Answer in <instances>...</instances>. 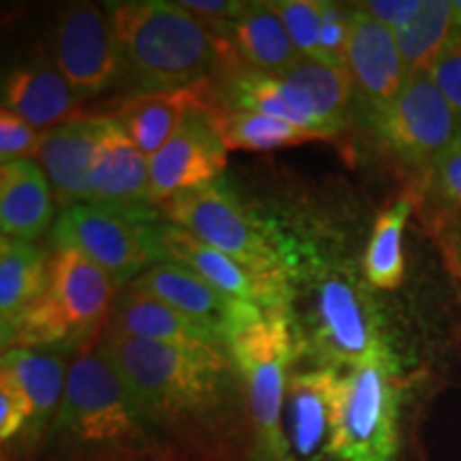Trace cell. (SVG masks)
<instances>
[{
    "mask_svg": "<svg viewBox=\"0 0 461 461\" xmlns=\"http://www.w3.org/2000/svg\"><path fill=\"white\" fill-rule=\"evenodd\" d=\"M131 288L171 305L221 346H227L235 331L263 312L258 305L224 295L201 276L171 261L149 265Z\"/></svg>",
    "mask_w": 461,
    "mask_h": 461,
    "instance_id": "cell-13",
    "label": "cell"
},
{
    "mask_svg": "<svg viewBox=\"0 0 461 461\" xmlns=\"http://www.w3.org/2000/svg\"><path fill=\"white\" fill-rule=\"evenodd\" d=\"M99 350L115 367L143 417L158 423L214 412L229 387V361L218 346H171L105 327Z\"/></svg>",
    "mask_w": 461,
    "mask_h": 461,
    "instance_id": "cell-2",
    "label": "cell"
},
{
    "mask_svg": "<svg viewBox=\"0 0 461 461\" xmlns=\"http://www.w3.org/2000/svg\"><path fill=\"white\" fill-rule=\"evenodd\" d=\"M45 132L37 131L20 115L0 109V160L3 165L15 160H34L39 157Z\"/></svg>",
    "mask_w": 461,
    "mask_h": 461,
    "instance_id": "cell-32",
    "label": "cell"
},
{
    "mask_svg": "<svg viewBox=\"0 0 461 461\" xmlns=\"http://www.w3.org/2000/svg\"><path fill=\"white\" fill-rule=\"evenodd\" d=\"M230 363L244 380L257 448L263 461H291L285 431L288 367L299 353V338L288 308L263 310L227 344Z\"/></svg>",
    "mask_w": 461,
    "mask_h": 461,
    "instance_id": "cell-5",
    "label": "cell"
},
{
    "mask_svg": "<svg viewBox=\"0 0 461 461\" xmlns=\"http://www.w3.org/2000/svg\"><path fill=\"white\" fill-rule=\"evenodd\" d=\"M109 327L124 336L148 339V342L186 346V348H201V346L222 348L210 333L173 310L171 305L131 286L115 299Z\"/></svg>",
    "mask_w": 461,
    "mask_h": 461,
    "instance_id": "cell-23",
    "label": "cell"
},
{
    "mask_svg": "<svg viewBox=\"0 0 461 461\" xmlns=\"http://www.w3.org/2000/svg\"><path fill=\"white\" fill-rule=\"evenodd\" d=\"M3 461H11V459L7 457V455H5V457H3Z\"/></svg>",
    "mask_w": 461,
    "mask_h": 461,
    "instance_id": "cell-41",
    "label": "cell"
},
{
    "mask_svg": "<svg viewBox=\"0 0 461 461\" xmlns=\"http://www.w3.org/2000/svg\"><path fill=\"white\" fill-rule=\"evenodd\" d=\"M126 212H152L149 207V160L131 141L122 126L112 122L92 173L90 201Z\"/></svg>",
    "mask_w": 461,
    "mask_h": 461,
    "instance_id": "cell-18",
    "label": "cell"
},
{
    "mask_svg": "<svg viewBox=\"0 0 461 461\" xmlns=\"http://www.w3.org/2000/svg\"><path fill=\"white\" fill-rule=\"evenodd\" d=\"M291 303L299 302L302 308L291 312L299 346L308 350L321 367L353 370L363 363L389 357L383 322L370 288L346 265L303 255L297 248H282Z\"/></svg>",
    "mask_w": 461,
    "mask_h": 461,
    "instance_id": "cell-1",
    "label": "cell"
},
{
    "mask_svg": "<svg viewBox=\"0 0 461 461\" xmlns=\"http://www.w3.org/2000/svg\"><path fill=\"white\" fill-rule=\"evenodd\" d=\"M440 199L461 212V132L431 165Z\"/></svg>",
    "mask_w": 461,
    "mask_h": 461,
    "instance_id": "cell-36",
    "label": "cell"
},
{
    "mask_svg": "<svg viewBox=\"0 0 461 461\" xmlns=\"http://www.w3.org/2000/svg\"><path fill=\"white\" fill-rule=\"evenodd\" d=\"M71 363L54 350L7 348L0 359V374L9 376L31 403L28 436L37 440L58 417Z\"/></svg>",
    "mask_w": 461,
    "mask_h": 461,
    "instance_id": "cell-21",
    "label": "cell"
},
{
    "mask_svg": "<svg viewBox=\"0 0 461 461\" xmlns=\"http://www.w3.org/2000/svg\"><path fill=\"white\" fill-rule=\"evenodd\" d=\"M453 22L455 28H461V0H453Z\"/></svg>",
    "mask_w": 461,
    "mask_h": 461,
    "instance_id": "cell-40",
    "label": "cell"
},
{
    "mask_svg": "<svg viewBox=\"0 0 461 461\" xmlns=\"http://www.w3.org/2000/svg\"><path fill=\"white\" fill-rule=\"evenodd\" d=\"M353 32V11H346L336 3L322 0L321 51L325 65L348 68V43Z\"/></svg>",
    "mask_w": 461,
    "mask_h": 461,
    "instance_id": "cell-33",
    "label": "cell"
},
{
    "mask_svg": "<svg viewBox=\"0 0 461 461\" xmlns=\"http://www.w3.org/2000/svg\"><path fill=\"white\" fill-rule=\"evenodd\" d=\"M280 77L305 90L316 113H319L322 132H325L327 140L344 131L346 118H348V105L355 90L348 68L325 65V62L312 60V58H302L297 65H293Z\"/></svg>",
    "mask_w": 461,
    "mask_h": 461,
    "instance_id": "cell-28",
    "label": "cell"
},
{
    "mask_svg": "<svg viewBox=\"0 0 461 461\" xmlns=\"http://www.w3.org/2000/svg\"><path fill=\"white\" fill-rule=\"evenodd\" d=\"M312 461H314V459H312Z\"/></svg>",
    "mask_w": 461,
    "mask_h": 461,
    "instance_id": "cell-42",
    "label": "cell"
},
{
    "mask_svg": "<svg viewBox=\"0 0 461 461\" xmlns=\"http://www.w3.org/2000/svg\"><path fill=\"white\" fill-rule=\"evenodd\" d=\"M31 403L17 389V384L5 374H0V438L11 440L20 431H26L31 423Z\"/></svg>",
    "mask_w": 461,
    "mask_h": 461,
    "instance_id": "cell-37",
    "label": "cell"
},
{
    "mask_svg": "<svg viewBox=\"0 0 461 461\" xmlns=\"http://www.w3.org/2000/svg\"><path fill=\"white\" fill-rule=\"evenodd\" d=\"M429 75L461 122V28H455Z\"/></svg>",
    "mask_w": 461,
    "mask_h": 461,
    "instance_id": "cell-35",
    "label": "cell"
},
{
    "mask_svg": "<svg viewBox=\"0 0 461 461\" xmlns=\"http://www.w3.org/2000/svg\"><path fill=\"white\" fill-rule=\"evenodd\" d=\"M378 141L402 163L423 167L448 148L461 122L429 73L411 75L387 107L372 113Z\"/></svg>",
    "mask_w": 461,
    "mask_h": 461,
    "instance_id": "cell-10",
    "label": "cell"
},
{
    "mask_svg": "<svg viewBox=\"0 0 461 461\" xmlns=\"http://www.w3.org/2000/svg\"><path fill=\"white\" fill-rule=\"evenodd\" d=\"M118 286L82 252L56 248L43 295L14 322L3 327L7 348H71L95 339L103 322L112 319Z\"/></svg>",
    "mask_w": 461,
    "mask_h": 461,
    "instance_id": "cell-4",
    "label": "cell"
},
{
    "mask_svg": "<svg viewBox=\"0 0 461 461\" xmlns=\"http://www.w3.org/2000/svg\"><path fill=\"white\" fill-rule=\"evenodd\" d=\"M160 207L167 221L190 230L250 272L288 282L282 248L246 214L238 197L222 182L184 190Z\"/></svg>",
    "mask_w": 461,
    "mask_h": 461,
    "instance_id": "cell-9",
    "label": "cell"
},
{
    "mask_svg": "<svg viewBox=\"0 0 461 461\" xmlns=\"http://www.w3.org/2000/svg\"><path fill=\"white\" fill-rule=\"evenodd\" d=\"M50 261L32 241H0V325H9L43 295L50 280Z\"/></svg>",
    "mask_w": 461,
    "mask_h": 461,
    "instance_id": "cell-26",
    "label": "cell"
},
{
    "mask_svg": "<svg viewBox=\"0 0 461 461\" xmlns=\"http://www.w3.org/2000/svg\"><path fill=\"white\" fill-rule=\"evenodd\" d=\"M77 101L62 73L45 60L15 68L3 90V107L41 132L77 118Z\"/></svg>",
    "mask_w": 461,
    "mask_h": 461,
    "instance_id": "cell-20",
    "label": "cell"
},
{
    "mask_svg": "<svg viewBox=\"0 0 461 461\" xmlns=\"http://www.w3.org/2000/svg\"><path fill=\"white\" fill-rule=\"evenodd\" d=\"M113 118H73L43 135L39 165L62 207L88 203L92 173Z\"/></svg>",
    "mask_w": 461,
    "mask_h": 461,
    "instance_id": "cell-15",
    "label": "cell"
},
{
    "mask_svg": "<svg viewBox=\"0 0 461 461\" xmlns=\"http://www.w3.org/2000/svg\"><path fill=\"white\" fill-rule=\"evenodd\" d=\"M152 212H126L101 203L65 207L54 224L56 248H73L99 265L115 286L132 285L158 263Z\"/></svg>",
    "mask_w": 461,
    "mask_h": 461,
    "instance_id": "cell-8",
    "label": "cell"
},
{
    "mask_svg": "<svg viewBox=\"0 0 461 461\" xmlns=\"http://www.w3.org/2000/svg\"><path fill=\"white\" fill-rule=\"evenodd\" d=\"M447 250H448V255H451V258H448V261H451L455 274H457V278H459V285H461V244L448 246Z\"/></svg>",
    "mask_w": 461,
    "mask_h": 461,
    "instance_id": "cell-39",
    "label": "cell"
},
{
    "mask_svg": "<svg viewBox=\"0 0 461 461\" xmlns=\"http://www.w3.org/2000/svg\"><path fill=\"white\" fill-rule=\"evenodd\" d=\"M425 0H370L357 5V9L366 11L372 20L380 22L391 31H403L420 14Z\"/></svg>",
    "mask_w": 461,
    "mask_h": 461,
    "instance_id": "cell-38",
    "label": "cell"
},
{
    "mask_svg": "<svg viewBox=\"0 0 461 461\" xmlns=\"http://www.w3.org/2000/svg\"><path fill=\"white\" fill-rule=\"evenodd\" d=\"M177 5L221 41L230 37L233 24L246 7V3L238 0H180Z\"/></svg>",
    "mask_w": 461,
    "mask_h": 461,
    "instance_id": "cell-34",
    "label": "cell"
},
{
    "mask_svg": "<svg viewBox=\"0 0 461 461\" xmlns=\"http://www.w3.org/2000/svg\"><path fill=\"white\" fill-rule=\"evenodd\" d=\"M122 75L135 95L207 82L222 43L177 3L131 0L107 5Z\"/></svg>",
    "mask_w": 461,
    "mask_h": 461,
    "instance_id": "cell-3",
    "label": "cell"
},
{
    "mask_svg": "<svg viewBox=\"0 0 461 461\" xmlns=\"http://www.w3.org/2000/svg\"><path fill=\"white\" fill-rule=\"evenodd\" d=\"M412 212V199L403 197L384 210L374 224L370 244L363 257L366 282L380 291H395L402 285L403 272V227Z\"/></svg>",
    "mask_w": 461,
    "mask_h": 461,
    "instance_id": "cell-29",
    "label": "cell"
},
{
    "mask_svg": "<svg viewBox=\"0 0 461 461\" xmlns=\"http://www.w3.org/2000/svg\"><path fill=\"white\" fill-rule=\"evenodd\" d=\"M210 115L227 149L267 152V149L299 146L305 141H321L319 135L302 126L250 109L212 107Z\"/></svg>",
    "mask_w": 461,
    "mask_h": 461,
    "instance_id": "cell-27",
    "label": "cell"
},
{
    "mask_svg": "<svg viewBox=\"0 0 461 461\" xmlns=\"http://www.w3.org/2000/svg\"><path fill=\"white\" fill-rule=\"evenodd\" d=\"M154 230H157L160 261L182 265L222 291L224 295L240 299V302L255 303L263 310L291 308V282L272 280L250 272L235 258L227 257L173 222L157 224Z\"/></svg>",
    "mask_w": 461,
    "mask_h": 461,
    "instance_id": "cell-14",
    "label": "cell"
},
{
    "mask_svg": "<svg viewBox=\"0 0 461 461\" xmlns=\"http://www.w3.org/2000/svg\"><path fill=\"white\" fill-rule=\"evenodd\" d=\"M346 62L355 88L372 113L387 107L408 79L395 32L361 9H353V32Z\"/></svg>",
    "mask_w": 461,
    "mask_h": 461,
    "instance_id": "cell-16",
    "label": "cell"
},
{
    "mask_svg": "<svg viewBox=\"0 0 461 461\" xmlns=\"http://www.w3.org/2000/svg\"><path fill=\"white\" fill-rule=\"evenodd\" d=\"M229 39L248 65L267 75H282L303 58L272 3H246Z\"/></svg>",
    "mask_w": 461,
    "mask_h": 461,
    "instance_id": "cell-25",
    "label": "cell"
},
{
    "mask_svg": "<svg viewBox=\"0 0 461 461\" xmlns=\"http://www.w3.org/2000/svg\"><path fill=\"white\" fill-rule=\"evenodd\" d=\"M212 107H194L180 129L149 157V203L163 205L184 190L210 186L227 167V146L212 122Z\"/></svg>",
    "mask_w": 461,
    "mask_h": 461,
    "instance_id": "cell-12",
    "label": "cell"
},
{
    "mask_svg": "<svg viewBox=\"0 0 461 461\" xmlns=\"http://www.w3.org/2000/svg\"><path fill=\"white\" fill-rule=\"evenodd\" d=\"M339 376L342 372L333 367H316L288 378L285 431L291 455L302 461H312L316 453H325L336 412Z\"/></svg>",
    "mask_w": 461,
    "mask_h": 461,
    "instance_id": "cell-17",
    "label": "cell"
},
{
    "mask_svg": "<svg viewBox=\"0 0 461 461\" xmlns=\"http://www.w3.org/2000/svg\"><path fill=\"white\" fill-rule=\"evenodd\" d=\"M400 453V384L393 355L357 366L339 376L327 457L336 461H395Z\"/></svg>",
    "mask_w": 461,
    "mask_h": 461,
    "instance_id": "cell-7",
    "label": "cell"
},
{
    "mask_svg": "<svg viewBox=\"0 0 461 461\" xmlns=\"http://www.w3.org/2000/svg\"><path fill=\"white\" fill-rule=\"evenodd\" d=\"M54 65L77 99L112 88L122 75V60L105 11L92 3H77L60 11L51 32Z\"/></svg>",
    "mask_w": 461,
    "mask_h": 461,
    "instance_id": "cell-11",
    "label": "cell"
},
{
    "mask_svg": "<svg viewBox=\"0 0 461 461\" xmlns=\"http://www.w3.org/2000/svg\"><path fill=\"white\" fill-rule=\"evenodd\" d=\"M272 7L285 22L288 37L299 54L325 62L321 51L322 0H274Z\"/></svg>",
    "mask_w": 461,
    "mask_h": 461,
    "instance_id": "cell-31",
    "label": "cell"
},
{
    "mask_svg": "<svg viewBox=\"0 0 461 461\" xmlns=\"http://www.w3.org/2000/svg\"><path fill=\"white\" fill-rule=\"evenodd\" d=\"M207 99H210L207 82L180 90L132 95L118 109V115L113 120L122 126L143 157L149 158L171 140L173 132L180 129L182 120L186 118L190 109L212 105Z\"/></svg>",
    "mask_w": 461,
    "mask_h": 461,
    "instance_id": "cell-19",
    "label": "cell"
},
{
    "mask_svg": "<svg viewBox=\"0 0 461 461\" xmlns=\"http://www.w3.org/2000/svg\"><path fill=\"white\" fill-rule=\"evenodd\" d=\"M146 420L124 380L90 339L68 367L54 436L75 447H129L143 436Z\"/></svg>",
    "mask_w": 461,
    "mask_h": 461,
    "instance_id": "cell-6",
    "label": "cell"
},
{
    "mask_svg": "<svg viewBox=\"0 0 461 461\" xmlns=\"http://www.w3.org/2000/svg\"><path fill=\"white\" fill-rule=\"evenodd\" d=\"M455 31L453 0H425L420 14L395 32L408 77L429 73Z\"/></svg>",
    "mask_w": 461,
    "mask_h": 461,
    "instance_id": "cell-30",
    "label": "cell"
},
{
    "mask_svg": "<svg viewBox=\"0 0 461 461\" xmlns=\"http://www.w3.org/2000/svg\"><path fill=\"white\" fill-rule=\"evenodd\" d=\"M227 99L230 107L274 115L327 140L319 113L305 90L280 75H267L255 68L230 75L227 79Z\"/></svg>",
    "mask_w": 461,
    "mask_h": 461,
    "instance_id": "cell-24",
    "label": "cell"
},
{
    "mask_svg": "<svg viewBox=\"0 0 461 461\" xmlns=\"http://www.w3.org/2000/svg\"><path fill=\"white\" fill-rule=\"evenodd\" d=\"M54 216V193L34 160L0 167V227L3 238L32 241L48 230Z\"/></svg>",
    "mask_w": 461,
    "mask_h": 461,
    "instance_id": "cell-22",
    "label": "cell"
}]
</instances>
